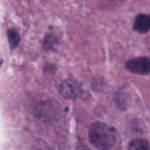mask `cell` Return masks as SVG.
Segmentation results:
<instances>
[{
	"label": "cell",
	"instance_id": "5",
	"mask_svg": "<svg viewBox=\"0 0 150 150\" xmlns=\"http://www.w3.org/2000/svg\"><path fill=\"white\" fill-rule=\"evenodd\" d=\"M128 150H150V143L142 139H136L129 143Z\"/></svg>",
	"mask_w": 150,
	"mask_h": 150
},
{
	"label": "cell",
	"instance_id": "6",
	"mask_svg": "<svg viewBox=\"0 0 150 150\" xmlns=\"http://www.w3.org/2000/svg\"><path fill=\"white\" fill-rule=\"evenodd\" d=\"M7 35H8V41H9L11 47L16 48L19 44V42H20V37H19L18 33L15 29L11 28L7 31Z\"/></svg>",
	"mask_w": 150,
	"mask_h": 150
},
{
	"label": "cell",
	"instance_id": "7",
	"mask_svg": "<svg viewBox=\"0 0 150 150\" xmlns=\"http://www.w3.org/2000/svg\"><path fill=\"white\" fill-rule=\"evenodd\" d=\"M55 43H56V40L52 35H48L46 38L44 46H45L46 49H51V48H53L55 45Z\"/></svg>",
	"mask_w": 150,
	"mask_h": 150
},
{
	"label": "cell",
	"instance_id": "2",
	"mask_svg": "<svg viewBox=\"0 0 150 150\" xmlns=\"http://www.w3.org/2000/svg\"><path fill=\"white\" fill-rule=\"evenodd\" d=\"M127 68L129 72L135 74H149L150 73V59L148 57H138L129 60L127 63Z\"/></svg>",
	"mask_w": 150,
	"mask_h": 150
},
{
	"label": "cell",
	"instance_id": "1",
	"mask_svg": "<svg viewBox=\"0 0 150 150\" xmlns=\"http://www.w3.org/2000/svg\"><path fill=\"white\" fill-rule=\"evenodd\" d=\"M116 130L104 123L97 122L91 126L89 139L93 146L100 150L111 149L116 141Z\"/></svg>",
	"mask_w": 150,
	"mask_h": 150
},
{
	"label": "cell",
	"instance_id": "3",
	"mask_svg": "<svg viewBox=\"0 0 150 150\" xmlns=\"http://www.w3.org/2000/svg\"><path fill=\"white\" fill-rule=\"evenodd\" d=\"M58 88H59L61 95L67 99L76 98L80 92L78 85L71 80H67L62 81L59 85Z\"/></svg>",
	"mask_w": 150,
	"mask_h": 150
},
{
	"label": "cell",
	"instance_id": "4",
	"mask_svg": "<svg viewBox=\"0 0 150 150\" xmlns=\"http://www.w3.org/2000/svg\"><path fill=\"white\" fill-rule=\"evenodd\" d=\"M134 29L142 34L150 31V16L147 14H140L136 17L134 23Z\"/></svg>",
	"mask_w": 150,
	"mask_h": 150
}]
</instances>
